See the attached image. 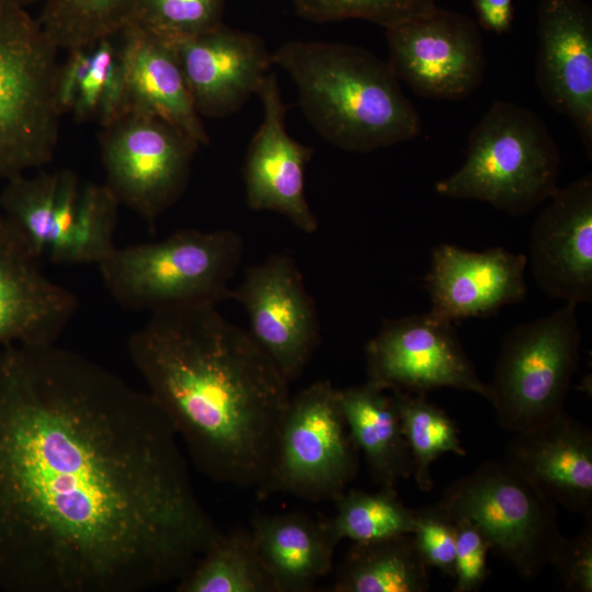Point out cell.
<instances>
[{"label": "cell", "instance_id": "cell-34", "mask_svg": "<svg viewBox=\"0 0 592 592\" xmlns=\"http://www.w3.org/2000/svg\"><path fill=\"white\" fill-rule=\"evenodd\" d=\"M456 526L454 592L479 590L490 576L487 554L491 545L481 530L466 517L453 519Z\"/></svg>", "mask_w": 592, "mask_h": 592}, {"label": "cell", "instance_id": "cell-15", "mask_svg": "<svg viewBox=\"0 0 592 592\" xmlns=\"http://www.w3.org/2000/svg\"><path fill=\"white\" fill-rule=\"evenodd\" d=\"M257 95L263 118L242 168L247 205L252 210L278 213L296 228L312 234L318 229V220L306 198L305 174L314 150L286 129L287 106L275 72L265 77Z\"/></svg>", "mask_w": 592, "mask_h": 592}, {"label": "cell", "instance_id": "cell-23", "mask_svg": "<svg viewBox=\"0 0 592 592\" xmlns=\"http://www.w3.org/2000/svg\"><path fill=\"white\" fill-rule=\"evenodd\" d=\"M340 406L352 441L364 454L379 487L395 488L413 475V460L391 395L367 380L339 389Z\"/></svg>", "mask_w": 592, "mask_h": 592}, {"label": "cell", "instance_id": "cell-30", "mask_svg": "<svg viewBox=\"0 0 592 592\" xmlns=\"http://www.w3.org/2000/svg\"><path fill=\"white\" fill-rule=\"evenodd\" d=\"M227 0H136L128 24L179 45L223 24Z\"/></svg>", "mask_w": 592, "mask_h": 592}, {"label": "cell", "instance_id": "cell-33", "mask_svg": "<svg viewBox=\"0 0 592 592\" xmlns=\"http://www.w3.org/2000/svg\"><path fill=\"white\" fill-rule=\"evenodd\" d=\"M411 536L424 563L453 578L456 526L453 517L439 502L414 510Z\"/></svg>", "mask_w": 592, "mask_h": 592}, {"label": "cell", "instance_id": "cell-25", "mask_svg": "<svg viewBox=\"0 0 592 592\" xmlns=\"http://www.w3.org/2000/svg\"><path fill=\"white\" fill-rule=\"evenodd\" d=\"M178 592H276L250 530L220 535L175 584Z\"/></svg>", "mask_w": 592, "mask_h": 592}, {"label": "cell", "instance_id": "cell-29", "mask_svg": "<svg viewBox=\"0 0 592 592\" xmlns=\"http://www.w3.org/2000/svg\"><path fill=\"white\" fill-rule=\"evenodd\" d=\"M332 501L335 514L328 525L337 543L343 538L369 542L413 531L414 510L400 501L395 488L380 487L376 492L346 489Z\"/></svg>", "mask_w": 592, "mask_h": 592}, {"label": "cell", "instance_id": "cell-7", "mask_svg": "<svg viewBox=\"0 0 592 592\" xmlns=\"http://www.w3.org/2000/svg\"><path fill=\"white\" fill-rule=\"evenodd\" d=\"M439 503L466 517L526 579L551 565L563 538L555 502L506 460H488L449 485Z\"/></svg>", "mask_w": 592, "mask_h": 592}, {"label": "cell", "instance_id": "cell-16", "mask_svg": "<svg viewBox=\"0 0 592 592\" xmlns=\"http://www.w3.org/2000/svg\"><path fill=\"white\" fill-rule=\"evenodd\" d=\"M530 240L531 267L548 296L579 305L592 300V174L549 198Z\"/></svg>", "mask_w": 592, "mask_h": 592}, {"label": "cell", "instance_id": "cell-22", "mask_svg": "<svg viewBox=\"0 0 592 592\" xmlns=\"http://www.w3.org/2000/svg\"><path fill=\"white\" fill-rule=\"evenodd\" d=\"M251 535L276 592H308L332 570L334 549L328 519L303 512L257 513Z\"/></svg>", "mask_w": 592, "mask_h": 592}, {"label": "cell", "instance_id": "cell-20", "mask_svg": "<svg viewBox=\"0 0 592 592\" xmlns=\"http://www.w3.org/2000/svg\"><path fill=\"white\" fill-rule=\"evenodd\" d=\"M505 460L550 500L592 519V432L565 410L517 432Z\"/></svg>", "mask_w": 592, "mask_h": 592}, {"label": "cell", "instance_id": "cell-26", "mask_svg": "<svg viewBox=\"0 0 592 592\" xmlns=\"http://www.w3.org/2000/svg\"><path fill=\"white\" fill-rule=\"evenodd\" d=\"M59 170L5 180L0 193L2 216L42 259L53 247L58 206Z\"/></svg>", "mask_w": 592, "mask_h": 592}, {"label": "cell", "instance_id": "cell-9", "mask_svg": "<svg viewBox=\"0 0 592 592\" xmlns=\"http://www.w3.org/2000/svg\"><path fill=\"white\" fill-rule=\"evenodd\" d=\"M358 453L339 389L329 380L315 382L291 398L273 468L257 498L286 493L314 502L333 500L356 477Z\"/></svg>", "mask_w": 592, "mask_h": 592}, {"label": "cell", "instance_id": "cell-21", "mask_svg": "<svg viewBox=\"0 0 592 592\" xmlns=\"http://www.w3.org/2000/svg\"><path fill=\"white\" fill-rule=\"evenodd\" d=\"M117 41L124 86L123 115L159 117L198 146L208 145L209 136L193 104L177 46L134 24H127L117 34Z\"/></svg>", "mask_w": 592, "mask_h": 592}, {"label": "cell", "instance_id": "cell-10", "mask_svg": "<svg viewBox=\"0 0 592 592\" xmlns=\"http://www.w3.org/2000/svg\"><path fill=\"white\" fill-rule=\"evenodd\" d=\"M100 144L104 184L151 226L184 194L200 147L172 124L136 113L103 127Z\"/></svg>", "mask_w": 592, "mask_h": 592}, {"label": "cell", "instance_id": "cell-8", "mask_svg": "<svg viewBox=\"0 0 592 592\" xmlns=\"http://www.w3.org/2000/svg\"><path fill=\"white\" fill-rule=\"evenodd\" d=\"M580 342L577 305L570 303L505 333L488 384L501 426L526 431L565 410Z\"/></svg>", "mask_w": 592, "mask_h": 592}, {"label": "cell", "instance_id": "cell-37", "mask_svg": "<svg viewBox=\"0 0 592 592\" xmlns=\"http://www.w3.org/2000/svg\"><path fill=\"white\" fill-rule=\"evenodd\" d=\"M479 27L497 35L512 30L514 0H471Z\"/></svg>", "mask_w": 592, "mask_h": 592}, {"label": "cell", "instance_id": "cell-3", "mask_svg": "<svg viewBox=\"0 0 592 592\" xmlns=\"http://www.w3.org/2000/svg\"><path fill=\"white\" fill-rule=\"evenodd\" d=\"M292 78L312 128L329 144L367 153L414 139L421 116L387 60L338 42L288 41L272 53Z\"/></svg>", "mask_w": 592, "mask_h": 592}, {"label": "cell", "instance_id": "cell-32", "mask_svg": "<svg viewBox=\"0 0 592 592\" xmlns=\"http://www.w3.org/2000/svg\"><path fill=\"white\" fill-rule=\"evenodd\" d=\"M296 14L315 23L358 19L385 30L428 13L436 0H292Z\"/></svg>", "mask_w": 592, "mask_h": 592}, {"label": "cell", "instance_id": "cell-4", "mask_svg": "<svg viewBox=\"0 0 592 592\" xmlns=\"http://www.w3.org/2000/svg\"><path fill=\"white\" fill-rule=\"evenodd\" d=\"M242 253V238L234 230L187 228L156 242L116 246L98 269L118 306L151 314L231 299L229 284Z\"/></svg>", "mask_w": 592, "mask_h": 592}, {"label": "cell", "instance_id": "cell-5", "mask_svg": "<svg viewBox=\"0 0 592 592\" xmlns=\"http://www.w3.org/2000/svg\"><path fill=\"white\" fill-rule=\"evenodd\" d=\"M560 162L558 146L536 113L497 100L471 128L462 167L434 189L519 217L558 191Z\"/></svg>", "mask_w": 592, "mask_h": 592}, {"label": "cell", "instance_id": "cell-12", "mask_svg": "<svg viewBox=\"0 0 592 592\" xmlns=\"http://www.w3.org/2000/svg\"><path fill=\"white\" fill-rule=\"evenodd\" d=\"M371 383L411 394L451 387L489 399L453 323L430 311L385 320L365 346Z\"/></svg>", "mask_w": 592, "mask_h": 592}, {"label": "cell", "instance_id": "cell-18", "mask_svg": "<svg viewBox=\"0 0 592 592\" xmlns=\"http://www.w3.org/2000/svg\"><path fill=\"white\" fill-rule=\"evenodd\" d=\"M177 52L201 117L223 118L238 112L274 66L259 35L224 23L177 45Z\"/></svg>", "mask_w": 592, "mask_h": 592}, {"label": "cell", "instance_id": "cell-28", "mask_svg": "<svg viewBox=\"0 0 592 592\" xmlns=\"http://www.w3.org/2000/svg\"><path fill=\"white\" fill-rule=\"evenodd\" d=\"M390 391L412 456L415 482L421 491L429 492L433 488V462L444 453L466 455L458 429L444 410L426 400L425 395Z\"/></svg>", "mask_w": 592, "mask_h": 592}, {"label": "cell", "instance_id": "cell-2", "mask_svg": "<svg viewBox=\"0 0 592 592\" xmlns=\"http://www.w3.org/2000/svg\"><path fill=\"white\" fill-rule=\"evenodd\" d=\"M147 394L207 478L255 496L269 479L289 383L217 306L150 314L126 344Z\"/></svg>", "mask_w": 592, "mask_h": 592}, {"label": "cell", "instance_id": "cell-13", "mask_svg": "<svg viewBox=\"0 0 592 592\" xmlns=\"http://www.w3.org/2000/svg\"><path fill=\"white\" fill-rule=\"evenodd\" d=\"M231 299L246 309L249 333L284 378L298 379L320 338L316 306L295 261L276 253L249 266Z\"/></svg>", "mask_w": 592, "mask_h": 592}, {"label": "cell", "instance_id": "cell-6", "mask_svg": "<svg viewBox=\"0 0 592 592\" xmlns=\"http://www.w3.org/2000/svg\"><path fill=\"white\" fill-rule=\"evenodd\" d=\"M57 53L26 9L0 0V179L54 157L61 117Z\"/></svg>", "mask_w": 592, "mask_h": 592}, {"label": "cell", "instance_id": "cell-35", "mask_svg": "<svg viewBox=\"0 0 592 592\" xmlns=\"http://www.w3.org/2000/svg\"><path fill=\"white\" fill-rule=\"evenodd\" d=\"M551 565L559 574L563 590L592 591V519L579 535L561 539Z\"/></svg>", "mask_w": 592, "mask_h": 592}, {"label": "cell", "instance_id": "cell-27", "mask_svg": "<svg viewBox=\"0 0 592 592\" xmlns=\"http://www.w3.org/2000/svg\"><path fill=\"white\" fill-rule=\"evenodd\" d=\"M136 0H43L37 20L58 50L88 47L117 35L128 23Z\"/></svg>", "mask_w": 592, "mask_h": 592}, {"label": "cell", "instance_id": "cell-38", "mask_svg": "<svg viewBox=\"0 0 592 592\" xmlns=\"http://www.w3.org/2000/svg\"><path fill=\"white\" fill-rule=\"evenodd\" d=\"M2 1H7L18 7L27 9V7L33 5L35 3H39V2L42 3L43 0H2Z\"/></svg>", "mask_w": 592, "mask_h": 592}, {"label": "cell", "instance_id": "cell-17", "mask_svg": "<svg viewBox=\"0 0 592 592\" xmlns=\"http://www.w3.org/2000/svg\"><path fill=\"white\" fill-rule=\"evenodd\" d=\"M527 258L502 247L469 251L444 243L433 248L424 277L430 312L451 323L486 318L527 295Z\"/></svg>", "mask_w": 592, "mask_h": 592}, {"label": "cell", "instance_id": "cell-1", "mask_svg": "<svg viewBox=\"0 0 592 592\" xmlns=\"http://www.w3.org/2000/svg\"><path fill=\"white\" fill-rule=\"evenodd\" d=\"M147 391L50 344L0 350V590L175 584L220 535Z\"/></svg>", "mask_w": 592, "mask_h": 592}, {"label": "cell", "instance_id": "cell-19", "mask_svg": "<svg viewBox=\"0 0 592 592\" xmlns=\"http://www.w3.org/2000/svg\"><path fill=\"white\" fill-rule=\"evenodd\" d=\"M0 214V345L56 343L79 301Z\"/></svg>", "mask_w": 592, "mask_h": 592}, {"label": "cell", "instance_id": "cell-31", "mask_svg": "<svg viewBox=\"0 0 592 592\" xmlns=\"http://www.w3.org/2000/svg\"><path fill=\"white\" fill-rule=\"evenodd\" d=\"M119 203L102 183L82 185L69 264H99L116 247Z\"/></svg>", "mask_w": 592, "mask_h": 592}, {"label": "cell", "instance_id": "cell-36", "mask_svg": "<svg viewBox=\"0 0 592 592\" xmlns=\"http://www.w3.org/2000/svg\"><path fill=\"white\" fill-rule=\"evenodd\" d=\"M88 61L89 46L69 50L65 62L59 64L56 79V100L61 115L71 113Z\"/></svg>", "mask_w": 592, "mask_h": 592}, {"label": "cell", "instance_id": "cell-24", "mask_svg": "<svg viewBox=\"0 0 592 592\" xmlns=\"http://www.w3.org/2000/svg\"><path fill=\"white\" fill-rule=\"evenodd\" d=\"M428 566L411 534L354 542L338 567L332 592H426Z\"/></svg>", "mask_w": 592, "mask_h": 592}, {"label": "cell", "instance_id": "cell-11", "mask_svg": "<svg viewBox=\"0 0 592 592\" xmlns=\"http://www.w3.org/2000/svg\"><path fill=\"white\" fill-rule=\"evenodd\" d=\"M385 36L391 70L419 96L459 101L483 82V41L479 25L468 15L436 5L385 30Z\"/></svg>", "mask_w": 592, "mask_h": 592}, {"label": "cell", "instance_id": "cell-14", "mask_svg": "<svg viewBox=\"0 0 592 592\" xmlns=\"http://www.w3.org/2000/svg\"><path fill=\"white\" fill-rule=\"evenodd\" d=\"M535 82L576 128L592 158V10L583 0H540Z\"/></svg>", "mask_w": 592, "mask_h": 592}]
</instances>
